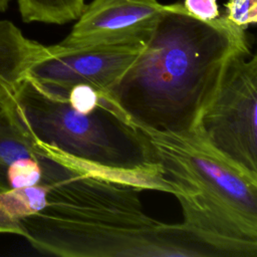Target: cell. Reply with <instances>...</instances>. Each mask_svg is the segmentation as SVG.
<instances>
[{"instance_id": "8", "label": "cell", "mask_w": 257, "mask_h": 257, "mask_svg": "<svg viewBox=\"0 0 257 257\" xmlns=\"http://www.w3.org/2000/svg\"><path fill=\"white\" fill-rule=\"evenodd\" d=\"M9 20H0V108L7 106L29 66L44 49Z\"/></svg>"}, {"instance_id": "14", "label": "cell", "mask_w": 257, "mask_h": 257, "mask_svg": "<svg viewBox=\"0 0 257 257\" xmlns=\"http://www.w3.org/2000/svg\"><path fill=\"white\" fill-rule=\"evenodd\" d=\"M68 102L73 109L81 113H89L98 105L99 94L92 86L84 83L76 84L68 92Z\"/></svg>"}, {"instance_id": "3", "label": "cell", "mask_w": 257, "mask_h": 257, "mask_svg": "<svg viewBox=\"0 0 257 257\" xmlns=\"http://www.w3.org/2000/svg\"><path fill=\"white\" fill-rule=\"evenodd\" d=\"M10 104L35 144L57 150L54 159L75 173L172 192L147 137L106 98L81 113L25 77Z\"/></svg>"}, {"instance_id": "13", "label": "cell", "mask_w": 257, "mask_h": 257, "mask_svg": "<svg viewBox=\"0 0 257 257\" xmlns=\"http://www.w3.org/2000/svg\"><path fill=\"white\" fill-rule=\"evenodd\" d=\"M225 8L226 18L244 30L257 21V0H228Z\"/></svg>"}, {"instance_id": "4", "label": "cell", "mask_w": 257, "mask_h": 257, "mask_svg": "<svg viewBox=\"0 0 257 257\" xmlns=\"http://www.w3.org/2000/svg\"><path fill=\"white\" fill-rule=\"evenodd\" d=\"M134 124V123H133ZM149 140L183 212V225L208 256H257V182L194 132L134 124Z\"/></svg>"}, {"instance_id": "16", "label": "cell", "mask_w": 257, "mask_h": 257, "mask_svg": "<svg viewBox=\"0 0 257 257\" xmlns=\"http://www.w3.org/2000/svg\"><path fill=\"white\" fill-rule=\"evenodd\" d=\"M10 0H0V11H5L8 8Z\"/></svg>"}, {"instance_id": "7", "label": "cell", "mask_w": 257, "mask_h": 257, "mask_svg": "<svg viewBox=\"0 0 257 257\" xmlns=\"http://www.w3.org/2000/svg\"><path fill=\"white\" fill-rule=\"evenodd\" d=\"M165 7L157 0H92L58 44L82 47L145 43Z\"/></svg>"}, {"instance_id": "2", "label": "cell", "mask_w": 257, "mask_h": 257, "mask_svg": "<svg viewBox=\"0 0 257 257\" xmlns=\"http://www.w3.org/2000/svg\"><path fill=\"white\" fill-rule=\"evenodd\" d=\"M47 186L46 206L20 221L21 236L40 252L63 257L208 256L183 223L147 215L140 188L63 165Z\"/></svg>"}, {"instance_id": "15", "label": "cell", "mask_w": 257, "mask_h": 257, "mask_svg": "<svg viewBox=\"0 0 257 257\" xmlns=\"http://www.w3.org/2000/svg\"><path fill=\"white\" fill-rule=\"evenodd\" d=\"M184 7L202 20H213L220 16L217 0H184Z\"/></svg>"}, {"instance_id": "5", "label": "cell", "mask_w": 257, "mask_h": 257, "mask_svg": "<svg viewBox=\"0 0 257 257\" xmlns=\"http://www.w3.org/2000/svg\"><path fill=\"white\" fill-rule=\"evenodd\" d=\"M192 132L257 182V56L250 48L230 57L213 99Z\"/></svg>"}, {"instance_id": "10", "label": "cell", "mask_w": 257, "mask_h": 257, "mask_svg": "<svg viewBox=\"0 0 257 257\" xmlns=\"http://www.w3.org/2000/svg\"><path fill=\"white\" fill-rule=\"evenodd\" d=\"M21 18L26 23L65 24L76 20L85 0H16Z\"/></svg>"}, {"instance_id": "9", "label": "cell", "mask_w": 257, "mask_h": 257, "mask_svg": "<svg viewBox=\"0 0 257 257\" xmlns=\"http://www.w3.org/2000/svg\"><path fill=\"white\" fill-rule=\"evenodd\" d=\"M45 154L35 144L19 121L9 103L0 108V191L9 190L7 172L16 161L25 158L42 159Z\"/></svg>"}, {"instance_id": "11", "label": "cell", "mask_w": 257, "mask_h": 257, "mask_svg": "<svg viewBox=\"0 0 257 257\" xmlns=\"http://www.w3.org/2000/svg\"><path fill=\"white\" fill-rule=\"evenodd\" d=\"M31 214L25 188L0 191V233L21 236L20 221Z\"/></svg>"}, {"instance_id": "12", "label": "cell", "mask_w": 257, "mask_h": 257, "mask_svg": "<svg viewBox=\"0 0 257 257\" xmlns=\"http://www.w3.org/2000/svg\"><path fill=\"white\" fill-rule=\"evenodd\" d=\"M45 158L46 155L40 160L25 158L14 162L7 172V184L9 190L40 184L42 180L41 163Z\"/></svg>"}, {"instance_id": "1", "label": "cell", "mask_w": 257, "mask_h": 257, "mask_svg": "<svg viewBox=\"0 0 257 257\" xmlns=\"http://www.w3.org/2000/svg\"><path fill=\"white\" fill-rule=\"evenodd\" d=\"M249 48L245 30L226 16L202 20L167 4L126 70L98 92L138 125L192 132L213 99L230 57Z\"/></svg>"}, {"instance_id": "6", "label": "cell", "mask_w": 257, "mask_h": 257, "mask_svg": "<svg viewBox=\"0 0 257 257\" xmlns=\"http://www.w3.org/2000/svg\"><path fill=\"white\" fill-rule=\"evenodd\" d=\"M145 43L99 44L82 47L44 46L29 66L26 77L46 91L64 99L76 84L84 83L104 92L126 70Z\"/></svg>"}]
</instances>
